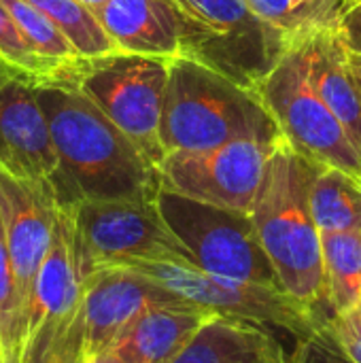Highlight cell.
Wrapping results in <instances>:
<instances>
[{
	"instance_id": "obj_12",
	"label": "cell",
	"mask_w": 361,
	"mask_h": 363,
	"mask_svg": "<svg viewBox=\"0 0 361 363\" xmlns=\"http://www.w3.org/2000/svg\"><path fill=\"white\" fill-rule=\"evenodd\" d=\"M85 279L87 277L81 268L72 215L68 208L60 206L53 240L30 296L23 363H40L47 359L68 334L81 306Z\"/></svg>"
},
{
	"instance_id": "obj_33",
	"label": "cell",
	"mask_w": 361,
	"mask_h": 363,
	"mask_svg": "<svg viewBox=\"0 0 361 363\" xmlns=\"http://www.w3.org/2000/svg\"><path fill=\"white\" fill-rule=\"evenodd\" d=\"M79 2L85 4V6H89V9H96V6H100V4H104L109 0H79Z\"/></svg>"
},
{
	"instance_id": "obj_1",
	"label": "cell",
	"mask_w": 361,
	"mask_h": 363,
	"mask_svg": "<svg viewBox=\"0 0 361 363\" xmlns=\"http://www.w3.org/2000/svg\"><path fill=\"white\" fill-rule=\"evenodd\" d=\"M36 96L57 153L51 189L62 208L85 200H157V166L85 94L55 79L36 85Z\"/></svg>"
},
{
	"instance_id": "obj_36",
	"label": "cell",
	"mask_w": 361,
	"mask_h": 363,
	"mask_svg": "<svg viewBox=\"0 0 361 363\" xmlns=\"http://www.w3.org/2000/svg\"><path fill=\"white\" fill-rule=\"evenodd\" d=\"M357 179H360V183H361V166H360V174H357Z\"/></svg>"
},
{
	"instance_id": "obj_3",
	"label": "cell",
	"mask_w": 361,
	"mask_h": 363,
	"mask_svg": "<svg viewBox=\"0 0 361 363\" xmlns=\"http://www.w3.org/2000/svg\"><path fill=\"white\" fill-rule=\"evenodd\" d=\"M160 140L164 153H200L234 140L279 143L283 134L253 87L179 55L170 60Z\"/></svg>"
},
{
	"instance_id": "obj_14",
	"label": "cell",
	"mask_w": 361,
	"mask_h": 363,
	"mask_svg": "<svg viewBox=\"0 0 361 363\" xmlns=\"http://www.w3.org/2000/svg\"><path fill=\"white\" fill-rule=\"evenodd\" d=\"M0 170L49 185L57 172V153L36 85L4 68H0Z\"/></svg>"
},
{
	"instance_id": "obj_15",
	"label": "cell",
	"mask_w": 361,
	"mask_h": 363,
	"mask_svg": "<svg viewBox=\"0 0 361 363\" xmlns=\"http://www.w3.org/2000/svg\"><path fill=\"white\" fill-rule=\"evenodd\" d=\"M57 200L49 183L26 181L0 170V217L26 311L43 259L49 253Z\"/></svg>"
},
{
	"instance_id": "obj_10",
	"label": "cell",
	"mask_w": 361,
	"mask_h": 363,
	"mask_svg": "<svg viewBox=\"0 0 361 363\" xmlns=\"http://www.w3.org/2000/svg\"><path fill=\"white\" fill-rule=\"evenodd\" d=\"M279 143L234 140L200 153H166L157 166L162 189L219 208L251 213L268 157Z\"/></svg>"
},
{
	"instance_id": "obj_2",
	"label": "cell",
	"mask_w": 361,
	"mask_h": 363,
	"mask_svg": "<svg viewBox=\"0 0 361 363\" xmlns=\"http://www.w3.org/2000/svg\"><path fill=\"white\" fill-rule=\"evenodd\" d=\"M313 162L285 138L268 157L251 219L279 285L323 321L330 315L321 262V232L309 204Z\"/></svg>"
},
{
	"instance_id": "obj_34",
	"label": "cell",
	"mask_w": 361,
	"mask_h": 363,
	"mask_svg": "<svg viewBox=\"0 0 361 363\" xmlns=\"http://www.w3.org/2000/svg\"><path fill=\"white\" fill-rule=\"evenodd\" d=\"M355 4H361V0H340V6H343V13H345L347 9H351V6H355Z\"/></svg>"
},
{
	"instance_id": "obj_31",
	"label": "cell",
	"mask_w": 361,
	"mask_h": 363,
	"mask_svg": "<svg viewBox=\"0 0 361 363\" xmlns=\"http://www.w3.org/2000/svg\"><path fill=\"white\" fill-rule=\"evenodd\" d=\"M347 53H349V66H351V70H353V77H355V81H357V87H360L361 94V55L360 53H355V51H349V49H347Z\"/></svg>"
},
{
	"instance_id": "obj_19",
	"label": "cell",
	"mask_w": 361,
	"mask_h": 363,
	"mask_svg": "<svg viewBox=\"0 0 361 363\" xmlns=\"http://www.w3.org/2000/svg\"><path fill=\"white\" fill-rule=\"evenodd\" d=\"M309 204L321 234L361 230V183L343 168L313 162Z\"/></svg>"
},
{
	"instance_id": "obj_20",
	"label": "cell",
	"mask_w": 361,
	"mask_h": 363,
	"mask_svg": "<svg viewBox=\"0 0 361 363\" xmlns=\"http://www.w3.org/2000/svg\"><path fill=\"white\" fill-rule=\"evenodd\" d=\"M321 262L330 315L361 306V230L321 234Z\"/></svg>"
},
{
	"instance_id": "obj_32",
	"label": "cell",
	"mask_w": 361,
	"mask_h": 363,
	"mask_svg": "<svg viewBox=\"0 0 361 363\" xmlns=\"http://www.w3.org/2000/svg\"><path fill=\"white\" fill-rule=\"evenodd\" d=\"M0 363H23V347L4 351V353H2V362Z\"/></svg>"
},
{
	"instance_id": "obj_29",
	"label": "cell",
	"mask_w": 361,
	"mask_h": 363,
	"mask_svg": "<svg viewBox=\"0 0 361 363\" xmlns=\"http://www.w3.org/2000/svg\"><path fill=\"white\" fill-rule=\"evenodd\" d=\"M336 30H338L345 47L349 51H355V53L361 55V4H355V6L347 9L338 17Z\"/></svg>"
},
{
	"instance_id": "obj_18",
	"label": "cell",
	"mask_w": 361,
	"mask_h": 363,
	"mask_svg": "<svg viewBox=\"0 0 361 363\" xmlns=\"http://www.w3.org/2000/svg\"><path fill=\"white\" fill-rule=\"evenodd\" d=\"M211 317L196 304H166L143 313L111 347L128 363H170Z\"/></svg>"
},
{
	"instance_id": "obj_26",
	"label": "cell",
	"mask_w": 361,
	"mask_h": 363,
	"mask_svg": "<svg viewBox=\"0 0 361 363\" xmlns=\"http://www.w3.org/2000/svg\"><path fill=\"white\" fill-rule=\"evenodd\" d=\"M249 9L266 23L270 26L289 47L304 43L300 38V30L294 17L291 0H247Z\"/></svg>"
},
{
	"instance_id": "obj_21",
	"label": "cell",
	"mask_w": 361,
	"mask_h": 363,
	"mask_svg": "<svg viewBox=\"0 0 361 363\" xmlns=\"http://www.w3.org/2000/svg\"><path fill=\"white\" fill-rule=\"evenodd\" d=\"M72 43L81 57H98L119 51L94 11L79 0H28Z\"/></svg>"
},
{
	"instance_id": "obj_4",
	"label": "cell",
	"mask_w": 361,
	"mask_h": 363,
	"mask_svg": "<svg viewBox=\"0 0 361 363\" xmlns=\"http://www.w3.org/2000/svg\"><path fill=\"white\" fill-rule=\"evenodd\" d=\"M172 57L113 51L66 66L62 81L85 94L155 166L164 160L160 123Z\"/></svg>"
},
{
	"instance_id": "obj_9",
	"label": "cell",
	"mask_w": 361,
	"mask_h": 363,
	"mask_svg": "<svg viewBox=\"0 0 361 363\" xmlns=\"http://www.w3.org/2000/svg\"><path fill=\"white\" fill-rule=\"evenodd\" d=\"M185 302L187 300L179 294L134 268L98 270L85 279L74 323L49 357L83 363L111 349L117 338L149 308Z\"/></svg>"
},
{
	"instance_id": "obj_7",
	"label": "cell",
	"mask_w": 361,
	"mask_h": 363,
	"mask_svg": "<svg viewBox=\"0 0 361 363\" xmlns=\"http://www.w3.org/2000/svg\"><path fill=\"white\" fill-rule=\"evenodd\" d=\"M157 206L200 270L283 289L249 213L219 208L164 189L157 196Z\"/></svg>"
},
{
	"instance_id": "obj_16",
	"label": "cell",
	"mask_w": 361,
	"mask_h": 363,
	"mask_svg": "<svg viewBox=\"0 0 361 363\" xmlns=\"http://www.w3.org/2000/svg\"><path fill=\"white\" fill-rule=\"evenodd\" d=\"M268 325L211 315L170 363H287Z\"/></svg>"
},
{
	"instance_id": "obj_28",
	"label": "cell",
	"mask_w": 361,
	"mask_h": 363,
	"mask_svg": "<svg viewBox=\"0 0 361 363\" xmlns=\"http://www.w3.org/2000/svg\"><path fill=\"white\" fill-rule=\"evenodd\" d=\"M323 325L332 332L345 353L355 363H361V306L326 317Z\"/></svg>"
},
{
	"instance_id": "obj_35",
	"label": "cell",
	"mask_w": 361,
	"mask_h": 363,
	"mask_svg": "<svg viewBox=\"0 0 361 363\" xmlns=\"http://www.w3.org/2000/svg\"><path fill=\"white\" fill-rule=\"evenodd\" d=\"M40 363H70V362H66V359H62V357H47L45 362H40Z\"/></svg>"
},
{
	"instance_id": "obj_6",
	"label": "cell",
	"mask_w": 361,
	"mask_h": 363,
	"mask_svg": "<svg viewBox=\"0 0 361 363\" xmlns=\"http://www.w3.org/2000/svg\"><path fill=\"white\" fill-rule=\"evenodd\" d=\"M283 138L306 160L360 174L361 155L313 85L306 40L294 45L255 85Z\"/></svg>"
},
{
	"instance_id": "obj_30",
	"label": "cell",
	"mask_w": 361,
	"mask_h": 363,
	"mask_svg": "<svg viewBox=\"0 0 361 363\" xmlns=\"http://www.w3.org/2000/svg\"><path fill=\"white\" fill-rule=\"evenodd\" d=\"M83 363H128L123 357H119L117 353H113L111 349H106V351H102V353H98V355H94V357H89V359H85Z\"/></svg>"
},
{
	"instance_id": "obj_24",
	"label": "cell",
	"mask_w": 361,
	"mask_h": 363,
	"mask_svg": "<svg viewBox=\"0 0 361 363\" xmlns=\"http://www.w3.org/2000/svg\"><path fill=\"white\" fill-rule=\"evenodd\" d=\"M28 330V311L19 296V285L11 253L4 238L2 217H0V349L11 351L23 347Z\"/></svg>"
},
{
	"instance_id": "obj_13",
	"label": "cell",
	"mask_w": 361,
	"mask_h": 363,
	"mask_svg": "<svg viewBox=\"0 0 361 363\" xmlns=\"http://www.w3.org/2000/svg\"><path fill=\"white\" fill-rule=\"evenodd\" d=\"M119 51L179 57L206 36L179 0H109L91 9Z\"/></svg>"
},
{
	"instance_id": "obj_17",
	"label": "cell",
	"mask_w": 361,
	"mask_h": 363,
	"mask_svg": "<svg viewBox=\"0 0 361 363\" xmlns=\"http://www.w3.org/2000/svg\"><path fill=\"white\" fill-rule=\"evenodd\" d=\"M306 64L313 85L361 155V94L336 21L319 28L306 40Z\"/></svg>"
},
{
	"instance_id": "obj_5",
	"label": "cell",
	"mask_w": 361,
	"mask_h": 363,
	"mask_svg": "<svg viewBox=\"0 0 361 363\" xmlns=\"http://www.w3.org/2000/svg\"><path fill=\"white\" fill-rule=\"evenodd\" d=\"M83 274L136 264H191V255L168 228L157 200H85L68 208Z\"/></svg>"
},
{
	"instance_id": "obj_8",
	"label": "cell",
	"mask_w": 361,
	"mask_h": 363,
	"mask_svg": "<svg viewBox=\"0 0 361 363\" xmlns=\"http://www.w3.org/2000/svg\"><path fill=\"white\" fill-rule=\"evenodd\" d=\"M132 268L211 315L277 328L296 340L323 325V319L313 308L279 287L211 274L191 264H136Z\"/></svg>"
},
{
	"instance_id": "obj_37",
	"label": "cell",
	"mask_w": 361,
	"mask_h": 363,
	"mask_svg": "<svg viewBox=\"0 0 361 363\" xmlns=\"http://www.w3.org/2000/svg\"><path fill=\"white\" fill-rule=\"evenodd\" d=\"M0 362H2V349H0Z\"/></svg>"
},
{
	"instance_id": "obj_22",
	"label": "cell",
	"mask_w": 361,
	"mask_h": 363,
	"mask_svg": "<svg viewBox=\"0 0 361 363\" xmlns=\"http://www.w3.org/2000/svg\"><path fill=\"white\" fill-rule=\"evenodd\" d=\"M0 66L34 85H43L62 77L66 66L49 62L38 55L23 38L21 30L13 21L9 9L0 0Z\"/></svg>"
},
{
	"instance_id": "obj_38",
	"label": "cell",
	"mask_w": 361,
	"mask_h": 363,
	"mask_svg": "<svg viewBox=\"0 0 361 363\" xmlns=\"http://www.w3.org/2000/svg\"><path fill=\"white\" fill-rule=\"evenodd\" d=\"M0 68H2V66H0Z\"/></svg>"
},
{
	"instance_id": "obj_25",
	"label": "cell",
	"mask_w": 361,
	"mask_h": 363,
	"mask_svg": "<svg viewBox=\"0 0 361 363\" xmlns=\"http://www.w3.org/2000/svg\"><path fill=\"white\" fill-rule=\"evenodd\" d=\"M287 363H355L345 349L338 345V340L332 336V332L321 325L306 338L296 340V349L289 355Z\"/></svg>"
},
{
	"instance_id": "obj_23",
	"label": "cell",
	"mask_w": 361,
	"mask_h": 363,
	"mask_svg": "<svg viewBox=\"0 0 361 363\" xmlns=\"http://www.w3.org/2000/svg\"><path fill=\"white\" fill-rule=\"evenodd\" d=\"M2 2L9 9L17 28L21 30L23 38L32 45V49L38 55L60 66H68L81 60L72 43L34 4H30L28 0H2Z\"/></svg>"
},
{
	"instance_id": "obj_27",
	"label": "cell",
	"mask_w": 361,
	"mask_h": 363,
	"mask_svg": "<svg viewBox=\"0 0 361 363\" xmlns=\"http://www.w3.org/2000/svg\"><path fill=\"white\" fill-rule=\"evenodd\" d=\"M291 6L302 40H309L313 32L338 21L343 15L340 0H291Z\"/></svg>"
},
{
	"instance_id": "obj_11",
	"label": "cell",
	"mask_w": 361,
	"mask_h": 363,
	"mask_svg": "<svg viewBox=\"0 0 361 363\" xmlns=\"http://www.w3.org/2000/svg\"><path fill=\"white\" fill-rule=\"evenodd\" d=\"M198 19L209 36L189 53L230 79L253 87L291 49L270 26H266L247 0H179Z\"/></svg>"
}]
</instances>
